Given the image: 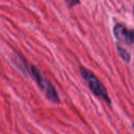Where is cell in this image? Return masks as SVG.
<instances>
[{"instance_id": "cell-2", "label": "cell", "mask_w": 134, "mask_h": 134, "mask_svg": "<svg viewBox=\"0 0 134 134\" xmlns=\"http://www.w3.org/2000/svg\"><path fill=\"white\" fill-rule=\"evenodd\" d=\"M81 75L83 79L87 82L90 90L93 92L94 95L103 99L108 104H111V99L108 96V93L104 87V86L100 82V81L97 79V77L88 68L81 67L80 68Z\"/></svg>"}, {"instance_id": "cell-6", "label": "cell", "mask_w": 134, "mask_h": 134, "mask_svg": "<svg viewBox=\"0 0 134 134\" xmlns=\"http://www.w3.org/2000/svg\"><path fill=\"white\" fill-rule=\"evenodd\" d=\"M133 130H134V125H133Z\"/></svg>"}, {"instance_id": "cell-5", "label": "cell", "mask_w": 134, "mask_h": 134, "mask_svg": "<svg viewBox=\"0 0 134 134\" xmlns=\"http://www.w3.org/2000/svg\"><path fill=\"white\" fill-rule=\"evenodd\" d=\"M133 14H134V5H133Z\"/></svg>"}, {"instance_id": "cell-3", "label": "cell", "mask_w": 134, "mask_h": 134, "mask_svg": "<svg viewBox=\"0 0 134 134\" xmlns=\"http://www.w3.org/2000/svg\"><path fill=\"white\" fill-rule=\"evenodd\" d=\"M116 38L122 43L131 45L134 43V29H130L122 24H117L113 29Z\"/></svg>"}, {"instance_id": "cell-1", "label": "cell", "mask_w": 134, "mask_h": 134, "mask_svg": "<svg viewBox=\"0 0 134 134\" xmlns=\"http://www.w3.org/2000/svg\"><path fill=\"white\" fill-rule=\"evenodd\" d=\"M29 71L31 76L33 77L34 80L35 81V82L40 88V90L44 93L46 98L49 100L52 101L53 103H55V104L60 103V97L58 96L57 91L56 90L55 87L53 86V84L50 82L46 80L42 76L38 68H37L35 65L31 64L30 65Z\"/></svg>"}, {"instance_id": "cell-4", "label": "cell", "mask_w": 134, "mask_h": 134, "mask_svg": "<svg viewBox=\"0 0 134 134\" xmlns=\"http://www.w3.org/2000/svg\"><path fill=\"white\" fill-rule=\"evenodd\" d=\"M117 49H118L120 57L122 58V60H124L126 62H130V53L125 49L120 47L119 46H117Z\"/></svg>"}]
</instances>
